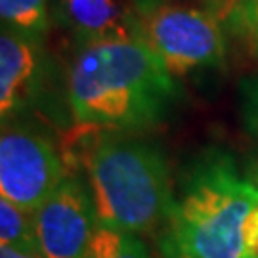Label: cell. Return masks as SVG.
I'll return each instance as SVG.
<instances>
[{
  "label": "cell",
  "mask_w": 258,
  "mask_h": 258,
  "mask_svg": "<svg viewBox=\"0 0 258 258\" xmlns=\"http://www.w3.org/2000/svg\"><path fill=\"white\" fill-rule=\"evenodd\" d=\"M250 178H252V176H250ZM252 180L258 184V168H254V178H252Z\"/></svg>",
  "instance_id": "16"
},
{
  "label": "cell",
  "mask_w": 258,
  "mask_h": 258,
  "mask_svg": "<svg viewBox=\"0 0 258 258\" xmlns=\"http://www.w3.org/2000/svg\"><path fill=\"white\" fill-rule=\"evenodd\" d=\"M81 163L102 226L140 235L168 220L176 203L172 180L153 144L96 128Z\"/></svg>",
  "instance_id": "3"
},
{
  "label": "cell",
  "mask_w": 258,
  "mask_h": 258,
  "mask_svg": "<svg viewBox=\"0 0 258 258\" xmlns=\"http://www.w3.org/2000/svg\"><path fill=\"white\" fill-rule=\"evenodd\" d=\"M258 184L230 157L212 155L189 172L165 222L163 258H256Z\"/></svg>",
  "instance_id": "2"
},
{
  "label": "cell",
  "mask_w": 258,
  "mask_h": 258,
  "mask_svg": "<svg viewBox=\"0 0 258 258\" xmlns=\"http://www.w3.org/2000/svg\"><path fill=\"white\" fill-rule=\"evenodd\" d=\"M65 161L37 130L4 122L0 136V197L35 212L63 182Z\"/></svg>",
  "instance_id": "5"
},
{
  "label": "cell",
  "mask_w": 258,
  "mask_h": 258,
  "mask_svg": "<svg viewBox=\"0 0 258 258\" xmlns=\"http://www.w3.org/2000/svg\"><path fill=\"white\" fill-rule=\"evenodd\" d=\"M86 258H153L140 235L98 226Z\"/></svg>",
  "instance_id": "11"
},
{
  "label": "cell",
  "mask_w": 258,
  "mask_h": 258,
  "mask_svg": "<svg viewBox=\"0 0 258 258\" xmlns=\"http://www.w3.org/2000/svg\"><path fill=\"white\" fill-rule=\"evenodd\" d=\"M75 120L102 130L149 126L176 98L174 77L142 40L81 44L69 65Z\"/></svg>",
  "instance_id": "1"
},
{
  "label": "cell",
  "mask_w": 258,
  "mask_h": 258,
  "mask_svg": "<svg viewBox=\"0 0 258 258\" xmlns=\"http://www.w3.org/2000/svg\"><path fill=\"white\" fill-rule=\"evenodd\" d=\"M38 254L42 258H86L100 222L90 187L67 176L33 212Z\"/></svg>",
  "instance_id": "6"
},
{
  "label": "cell",
  "mask_w": 258,
  "mask_h": 258,
  "mask_svg": "<svg viewBox=\"0 0 258 258\" xmlns=\"http://www.w3.org/2000/svg\"><path fill=\"white\" fill-rule=\"evenodd\" d=\"M4 27L38 38L50 25V0H0Z\"/></svg>",
  "instance_id": "10"
},
{
  "label": "cell",
  "mask_w": 258,
  "mask_h": 258,
  "mask_svg": "<svg viewBox=\"0 0 258 258\" xmlns=\"http://www.w3.org/2000/svg\"><path fill=\"white\" fill-rule=\"evenodd\" d=\"M142 42L172 77L224 61L226 40L220 21L205 8L161 4L142 16Z\"/></svg>",
  "instance_id": "4"
},
{
  "label": "cell",
  "mask_w": 258,
  "mask_h": 258,
  "mask_svg": "<svg viewBox=\"0 0 258 258\" xmlns=\"http://www.w3.org/2000/svg\"><path fill=\"white\" fill-rule=\"evenodd\" d=\"M132 2H134L136 8L142 12V16L151 12V10H155L157 6H161V4H166V0H132Z\"/></svg>",
  "instance_id": "15"
},
{
  "label": "cell",
  "mask_w": 258,
  "mask_h": 258,
  "mask_svg": "<svg viewBox=\"0 0 258 258\" xmlns=\"http://www.w3.org/2000/svg\"><path fill=\"white\" fill-rule=\"evenodd\" d=\"M55 14L81 44L142 40V12L132 0H55Z\"/></svg>",
  "instance_id": "7"
},
{
  "label": "cell",
  "mask_w": 258,
  "mask_h": 258,
  "mask_svg": "<svg viewBox=\"0 0 258 258\" xmlns=\"http://www.w3.org/2000/svg\"><path fill=\"white\" fill-rule=\"evenodd\" d=\"M42 73L38 38L2 29L0 37V115L2 120L23 109L37 90Z\"/></svg>",
  "instance_id": "8"
},
{
  "label": "cell",
  "mask_w": 258,
  "mask_h": 258,
  "mask_svg": "<svg viewBox=\"0 0 258 258\" xmlns=\"http://www.w3.org/2000/svg\"><path fill=\"white\" fill-rule=\"evenodd\" d=\"M0 247L38 254L33 212L0 197Z\"/></svg>",
  "instance_id": "9"
},
{
  "label": "cell",
  "mask_w": 258,
  "mask_h": 258,
  "mask_svg": "<svg viewBox=\"0 0 258 258\" xmlns=\"http://www.w3.org/2000/svg\"><path fill=\"white\" fill-rule=\"evenodd\" d=\"M201 2L205 4V10H207V12H211L212 16L218 19L220 23H224V21L228 19V16L233 12V8H235L239 2H243V0H201Z\"/></svg>",
  "instance_id": "12"
},
{
  "label": "cell",
  "mask_w": 258,
  "mask_h": 258,
  "mask_svg": "<svg viewBox=\"0 0 258 258\" xmlns=\"http://www.w3.org/2000/svg\"><path fill=\"white\" fill-rule=\"evenodd\" d=\"M247 115H249L250 128L258 134V79L252 81L250 90L247 94Z\"/></svg>",
  "instance_id": "13"
},
{
  "label": "cell",
  "mask_w": 258,
  "mask_h": 258,
  "mask_svg": "<svg viewBox=\"0 0 258 258\" xmlns=\"http://www.w3.org/2000/svg\"><path fill=\"white\" fill-rule=\"evenodd\" d=\"M0 258H42L40 254H33V252H21L16 249H8V247H0Z\"/></svg>",
  "instance_id": "14"
}]
</instances>
